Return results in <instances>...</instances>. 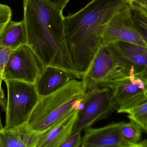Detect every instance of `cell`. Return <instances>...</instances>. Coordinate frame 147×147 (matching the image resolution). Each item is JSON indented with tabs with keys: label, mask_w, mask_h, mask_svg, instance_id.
<instances>
[{
	"label": "cell",
	"mask_w": 147,
	"mask_h": 147,
	"mask_svg": "<svg viewBox=\"0 0 147 147\" xmlns=\"http://www.w3.org/2000/svg\"><path fill=\"white\" fill-rule=\"evenodd\" d=\"M27 43L42 67L61 69L81 79L67 45L63 10L46 0H23Z\"/></svg>",
	"instance_id": "cell-1"
},
{
	"label": "cell",
	"mask_w": 147,
	"mask_h": 147,
	"mask_svg": "<svg viewBox=\"0 0 147 147\" xmlns=\"http://www.w3.org/2000/svg\"><path fill=\"white\" fill-rule=\"evenodd\" d=\"M127 5V0H92L77 13L65 17L67 45L81 78L102 42L107 25Z\"/></svg>",
	"instance_id": "cell-2"
},
{
	"label": "cell",
	"mask_w": 147,
	"mask_h": 147,
	"mask_svg": "<svg viewBox=\"0 0 147 147\" xmlns=\"http://www.w3.org/2000/svg\"><path fill=\"white\" fill-rule=\"evenodd\" d=\"M86 92L82 80L74 78L58 90L40 98L26 124L39 134L74 110H80Z\"/></svg>",
	"instance_id": "cell-3"
},
{
	"label": "cell",
	"mask_w": 147,
	"mask_h": 147,
	"mask_svg": "<svg viewBox=\"0 0 147 147\" xmlns=\"http://www.w3.org/2000/svg\"><path fill=\"white\" fill-rule=\"evenodd\" d=\"M133 76L134 66L115 44L102 42L81 80L87 91Z\"/></svg>",
	"instance_id": "cell-4"
},
{
	"label": "cell",
	"mask_w": 147,
	"mask_h": 147,
	"mask_svg": "<svg viewBox=\"0 0 147 147\" xmlns=\"http://www.w3.org/2000/svg\"><path fill=\"white\" fill-rule=\"evenodd\" d=\"M7 89L5 129L26 125L39 99L35 84L16 80H3Z\"/></svg>",
	"instance_id": "cell-5"
},
{
	"label": "cell",
	"mask_w": 147,
	"mask_h": 147,
	"mask_svg": "<svg viewBox=\"0 0 147 147\" xmlns=\"http://www.w3.org/2000/svg\"><path fill=\"white\" fill-rule=\"evenodd\" d=\"M82 104L72 133L85 131L97 122L109 118L118 108L112 90L108 87L87 91Z\"/></svg>",
	"instance_id": "cell-6"
},
{
	"label": "cell",
	"mask_w": 147,
	"mask_h": 147,
	"mask_svg": "<svg viewBox=\"0 0 147 147\" xmlns=\"http://www.w3.org/2000/svg\"><path fill=\"white\" fill-rule=\"evenodd\" d=\"M42 67L32 50L27 45H23L11 54L5 68L3 80H18L35 84Z\"/></svg>",
	"instance_id": "cell-7"
},
{
	"label": "cell",
	"mask_w": 147,
	"mask_h": 147,
	"mask_svg": "<svg viewBox=\"0 0 147 147\" xmlns=\"http://www.w3.org/2000/svg\"><path fill=\"white\" fill-rule=\"evenodd\" d=\"M102 42L106 43L123 42L147 48V44L137 30L132 18L128 5L119 10L106 27Z\"/></svg>",
	"instance_id": "cell-8"
},
{
	"label": "cell",
	"mask_w": 147,
	"mask_h": 147,
	"mask_svg": "<svg viewBox=\"0 0 147 147\" xmlns=\"http://www.w3.org/2000/svg\"><path fill=\"white\" fill-rule=\"evenodd\" d=\"M104 87L112 90L118 105V113H127L147 101V83L135 76L110 83Z\"/></svg>",
	"instance_id": "cell-9"
},
{
	"label": "cell",
	"mask_w": 147,
	"mask_h": 147,
	"mask_svg": "<svg viewBox=\"0 0 147 147\" xmlns=\"http://www.w3.org/2000/svg\"><path fill=\"white\" fill-rule=\"evenodd\" d=\"M123 122L114 123L98 128L85 131L81 147H134L124 139L121 127Z\"/></svg>",
	"instance_id": "cell-10"
},
{
	"label": "cell",
	"mask_w": 147,
	"mask_h": 147,
	"mask_svg": "<svg viewBox=\"0 0 147 147\" xmlns=\"http://www.w3.org/2000/svg\"><path fill=\"white\" fill-rule=\"evenodd\" d=\"M79 110H74L43 133L37 135L34 147H60L73 132Z\"/></svg>",
	"instance_id": "cell-11"
},
{
	"label": "cell",
	"mask_w": 147,
	"mask_h": 147,
	"mask_svg": "<svg viewBox=\"0 0 147 147\" xmlns=\"http://www.w3.org/2000/svg\"><path fill=\"white\" fill-rule=\"evenodd\" d=\"M74 78H75L61 69L43 67L35 84L36 90L39 97H43L58 90Z\"/></svg>",
	"instance_id": "cell-12"
},
{
	"label": "cell",
	"mask_w": 147,
	"mask_h": 147,
	"mask_svg": "<svg viewBox=\"0 0 147 147\" xmlns=\"http://www.w3.org/2000/svg\"><path fill=\"white\" fill-rule=\"evenodd\" d=\"M113 43L134 66L135 77L147 83V48L126 42Z\"/></svg>",
	"instance_id": "cell-13"
},
{
	"label": "cell",
	"mask_w": 147,
	"mask_h": 147,
	"mask_svg": "<svg viewBox=\"0 0 147 147\" xmlns=\"http://www.w3.org/2000/svg\"><path fill=\"white\" fill-rule=\"evenodd\" d=\"M37 135L26 125L0 130V147H34Z\"/></svg>",
	"instance_id": "cell-14"
},
{
	"label": "cell",
	"mask_w": 147,
	"mask_h": 147,
	"mask_svg": "<svg viewBox=\"0 0 147 147\" xmlns=\"http://www.w3.org/2000/svg\"><path fill=\"white\" fill-rule=\"evenodd\" d=\"M26 34L23 20L19 22L11 20L0 36V45L15 50L26 45Z\"/></svg>",
	"instance_id": "cell-15"
},
{
	"label": "cell",
	"mask_w": 147,
	"mask_h": 147,
	"mask_svg": "<svg viewBox=\"0 0 147 147\" xmlns=\"http://www.w3.org/2000/svg\"><path fill=\"white\" fill-rule=\"evenodd\" d=\"M142 129L137 123L130 120L128 123H123L122 133L124 139L134 147H147V140L140 142Z\"/></svg>",
	"instance_id": "cell-16"
},
{
	"label": "cell",
	"mask_w": 147,
	"mask_h": 147,
	"mask_svg": "<svg viewBox=\"0 0 147 147\" xmlns=\"http://www.w3.org/2000/svg\"><path fill=\"white\" fill-rule=\"evenodd\" d=\"M128 117L137 123L146 130L147 126V101L132 108L127 111Z\"/></svg>",
	"instance_id": "cell-17"
},
{
	"label": "cell",
	"mask_w": 147,
	"mask_h": 147,
	"mask_svg": "<svg viewBox=\"0 0 147 147\" xmlns=\"http://www.w3.org/2000/svg\"><path fill=\"white\" fill-rule=\"evenodd\" d=\"M130 7L133 22L138 32L147 44V15L140 9Z\"/></svg>",
	"instance_id": "cell-18"
},
{
	"label": "cell",
	"mask_w": 147,
	"mask_h": 147,
	"mask_svg": "<svg viewBox=\"0 0 147 147\" xmlns=\"http://www.w3.org/2000/svg\"><path fill=\"white\" fill-rule=\"evenodd\" d=\"M14 51L12 48L0 45V82L2 83L4 79L5 68Z\"/></svg>",
	"instance_id": "cell-19"
},
{
	"label": "cell",
	"mask_w": 147,
	"mask_h": 147,
	"mask_svg": "<svg viewBox=\"0 0 147 147\" xmlns=\"http://www.w3.org/2000/svg\"><path fill=\"white\" fill-rule=\"evenodd\" d=\"M12 16L11 8L6 4L0 3V36L7 24L11 20Z\"/></svg>",
	"instance_id": "cell-20"
},
{
	"label": "cell",
	"mask_w": 147,
	"mask_h": 147,
	"mask_svg": "<svg viewBox=\"0 0 147 147\" xmlns=\"http://www.w3.org/2000/svg\"><path fill=\"white\" fill-rule=\"evenodd\" d=\"M81 133L80 131H76L72 133L63 142L60 147H81L82 143Z\"/></svg>",
	"instance_id": "cell-21"
},
{
	"label": "cell",
	"mask_w": 147,
	"mask_h": 147,
	"mask_svg": "<svg viewBox=\"0 0 147 147\" xmlns=\"http://www.w3.org/2000/svg\"><path fill=\"white\" fill-rule=\"evenodd\" d=\"M127 3L131 7L144 8L147 7V0H127Z\"/></svg>",
	"instance_id": "cell-22"
},
{
	"label": "cell",
	"mask_w": 147,
	"mask_h": 147,
	"mask_svg": "<svg viewBox=\"0 0 147 147\" xmlns=\"http://www.w3.org/2000/svg\"><path fill=\"white\" fill-rule=\"evenodd\" d=\"M6 100L5 98L4 92L2 88V83L0 82V130H2L3 129V126L2 124L1 118V108L3 109L5 111L6 109Z\"/></svg>",
	"instance_id": "cell-23"
},
{
	"label": "cell",
	"mask_w": 147,
	"mask_h": 147,
	"mask_svg": "<svg viewBox=\"0 0 147 147\" xmlns=\"http://www.w3.org/2000/svg\"><path fill=\"white\" fill-rule=\"evenodd\" d=\"M49 3L61 10H63L70 0H46Z\"/></svg>",
	"instance_id": "cell-24"
},
{
	"label": "cell",
	"mask_w": 147,
	"mask_h": 147,
	"mask_svg": "<svg viewBox=\"0 0 147 147\" xmlns=\"http://www.w3.org/2000/svg\"><path fill=\"white\" fill-rule=\"evenodd\" d=\"M140 9H141L143 12H144L147 15V7L146 8H138Z\"/></svg>",
	"instance_id": "cell-25"
},
{
	"label": "cell",
	"mask_w": 147,
	"mask_h": 147,
	"mask_svg": "<svg viewBox=\"0 0 147 147\" xmlns=\"http://www.w3.org/2000/svg\"><path fill=\"white\" fill-rule=\"evenodd\" d=\"M146 131L147 133V126L146 129Z\"/></svg>",
	"instance_id": "cell-26"
},
{
	"label": "cell",
	"mask_w": 147,
	"mask_h": 147,
	"mask_svg": "<svg viewBox=\"0 0 147 147\" xmlns=\"http://www.w3.org/2000/svg\"></svg>",
	"instance_id": "cell-27"
}]
</instances>
